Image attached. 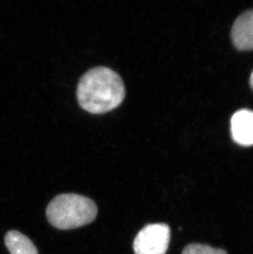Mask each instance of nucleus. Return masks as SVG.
Here are the masks:
<instances>
[{
  "instance_id": "4",
  "label": "nucleus",
  "mask_w": 253,
  "mask_h": 254,
  "mask_svg": "<svg viewBox=\"0 0 253 254\" xmlns=\"http://www.w3.org/2000/svg\"><path fill=\"white\" fill-rule=\"evenodd\" d=\"M232 137L243 146L253 145V111L243 109L236 111L231 119Z\"/></svg>"
},
{
  "instance_id": "1",
  "label": "nucleus",
  "mask_w": 253,
  "mask_h": 254,
  "mask_svg": "<svg viewBox=\"0 0 253 254\" xmlns=\"http://www.w3.org/2000/svg\"><path fill=\"white\" fill-rule=\"evenodd\" d=\"M125 92V83L117 72L109 67H96L81 77L76 97L84 111L101 115L119 107Z\"/></svg>"
},
{
  "instance_id": "7",
  "label": "nucleus",
  "mask_w": 253,
  "mask_h": 254,
  "mask_svg": "<svg viewBox=\"0 0 253 254\" xmlns=\"http://www.w3.org/2000/svg\"><path fill=\"white\" fill-rule=\"evenodd\" d=\"M182 254H227L225 250L215 249L209 245L191 244L185 247Z\"/></svg>"
},
{
  "instance_id": "8",
  "label": "nucleus",
  "mask_w": 253,
  "mask_h": 254,
  "mask_svg": "<svg viewBox=\"0 0 253 254\" xmlns=\"http://www.w3.org/2000/svg\"><path fill=\"white\" fill-rule=\"evenodd\" d=\"M250 82H251V85L253 88V72H252L251 78H250Z\"/></svg>"
},
{
  "instance_id": "5",
  "label": "nucleus",
  "mask_w": 253,
  "mask_h": 254,
  "mask_svg": "<svg viewBox=\"0 0 253 254\" xmlns=\"http://www.w3.org/2000/svg\"><path fill=\"white\" fill-rule=\"evenodd\" d=\"M231 33L237 48L241 51L253 50V9L243 12L235 20Z\"/></svg>"
},
{
  "instance_id": "3",
  "label": "nucleus",
  "mask_w": 253,
  "mask_h": 254,
  "mask_svg": "<svg viewBox=\"0 0 253 254\" xmlns=\"http://www.w3.org/2000/svg\"><path fill=\"white\" fill-rule=\"evenodd\" d=\"M170 241V228L166 224H150L141 229L133 242L135 254H165Z\"/></svg>"
},
{
  "instance_id": "2",
  "label": "nucleus",
  "mask_w": 253,
  "mask_h": 254,
  "mask_svg": "<svg viewBox=\"0 0 253 254\" xmlns=\"http://www.w3.org/2000/svg\"><path fill=\"white\" fill-rule=\"evenodd\" d=\"M97 216V206L91 199L75 193L58 195L46 209V216L54 227L71 230L91 223Z\"/></svg>"
},
{
  "instance_id": "6",
  "label": "nucleus",
  "mask_w": 253,
  "mask_h": 254,
  "mask_svg": "<svg viewBox=\"0 0 253 254\" xmlns=\"http://www.w3.org/2000/svg\"><path fill=\"white\" fill-rule=\"evenodd\" d=\"M4 241L10 254H39L33 243L17 230L8 231Z\"/></svg>"
}]
</instances>
